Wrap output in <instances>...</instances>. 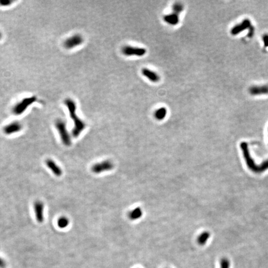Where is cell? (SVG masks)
Wrapping results in <instances>:
<instances>
[{
  "label": "cell",
  "instance_id": "6da1fadb",
  "mask_svg": "<svg viewBox=\"0 0 268 268\" xmlns=\"http://www.w3.org/2000/svg\"><path fill=\"white\" fill-rule=\"evenodd\" d=\"M64 103L68 110L70 116L73 122L74 125L71 131L72 136L74 138H77L80 135L82 132L85 129L86 124L77 116L76 104L72 99H65V100L64 101Z\"/></svg>",
  "mask_w": 268,
  "mask_h": 268
},
{
  "label": "cell",
  "instance_id": "7a4b0ae2",
  "mask_svg": "<svg viewBox=\"0 0 268 268\" xmlns=\"http://www.w3.org/2000/svg\"><path fill=\"white\" fill-rule=\"evenodd\" d=\"M55 125L63 144L66 147H70L71 144V139L67 128L66 122L64 120L58 119L56 120Z\"/></svg>",
  "mask_w": 268,
  "mask_h": 268
},
{
  "label": "cell",
  "instance_id": "3957f363",
  "mask_svg": "<svg viewBox=\"0 0 268 268\" xmlns=\"http://www.w3.org/2000/svg\"><path fill=\"white\" fill-rule=\"evenodd\" d=\"M36 101L37 98L36 96H31L24 98L23 99H22L21 101L16 104L13 106L12 109V113L16 116L21 115L26 111V109L29 107V106L32 105Z\"/></svg>",
  "mask_w": 268,
  "mask_h": 268
},
{
  "label": "cell",
  "instance_id": "277c9868",
  "mask_svg": "<svg viewBox=\"0 0 268 268\" xmlns=\"http://www.w3.org/2000/svg\"><path fill=\"white\" fill-rule=\"evenodd\" d=\"M114 167V163L109 160H106L94 164L91 167V171L94 174H100L103 172L111 171Z\"/></svg>",
  "mask_w": 268,
  "mask_h": 268
},
{
  "label": "cell",
  "instance_id": "5b68a950",
  "mask_svg": "<svg viewBox=\"0 0 268 268\" xmlns=\"http://www.w3.org/2000/svg\"><path fill=\"white\" fill-rule=\"evenodd\" d=\"M84 42L83 37L80 34H74L68 37L64 42V46L67 49H71L81 45Z\"/></svg>",
  "mask_w": 268,
  "mask_h": 268
},
{
  "label": "cell",
  "instance_id": "8992f818",
  "mask_svg": "<svg viewBox=\"0 0 268 268\" xmlns=\"http://www.w3.org/2000/svg\"><path fill=\"white\" fill-rule=\"evenodd\" d=\"M122 53L127 56H131V55H135L138 57L144 56L147 50L144 48H140V47H131V46H125L122 48Z\"/></svg>",
  "mask_w": 268,
  "mask_h": 268
},
{
  "label": "cell",
  "instance_id": "52a82bcc",
  "mask_svg": "<svg viewBox=\"0 0 268 268\" xmlns=\"http://www.w3.org/2000/svg\"><path fill=\"white\" fill-rule=\"evenodd\" d=\"M251 27V21L249 19H245L240 23L233 26L231 29L230 33L233 36H236L242 33L243 31L248 29H249Z\"/></svg>",
  "mask_w": 268,
  "mask_h": 268
},
{
  "label": "cell",
  "instance_id": "ba28073f",
  "mask_svg": "<svg viewBox=\"0 0 268 268\" xmlns=\"http://www.w3.org/2000/svg\"><path fill=\"white\" fill-rule=\"evenodd\" d=\"M22 129L23 125L21 123L18 121H14L5 125L3 129V131L5 134L9 135L20 132Z\"/></svg>",
  "mask_w": 268,
  "mask_h": 268
},
{
  "label": "cell",
  "instance_id": "9c48e42d",
  "mask_svg": "<svg viewBox=\"0 0 268 268\" xmlns=\"http://www.w3.org/2000/svg\"><path fill=\"white\" fill-rule=\"evenodd\" d=\"M33 207H34V211L37 221L39 223H42L44 220V203L42 201L37 200L34 203Z\"/></svg>",
  "mask_w": 268,
  "mask_h": 268
},
{
  "label": "cell",
  "instance_id": "30bf717a",
  "mask_svg": "<svg viewBox=\"0 0 268 268\" xmlns=\"http://www.w3.org/2000/svg\"><path fill=\"white\" fill-rule=\"evenodd\" d=\"M248 91L252 96H260L268 94V85L252 86H251Z\"/></svg>",
  "mask_w": 268,
  "mask_h": 268
},
{
  "label": "cell",
  "instance_id": "8fae6325",
  "mask_svg": "<svg viewBox=\"0 0 268 268\" xmlns=\"http://www.w3.org/2000/svg\"><path fill=\"white\" fill-rule=\"evenodd\" d=\"M45 164L55 176L60 177L62 175L63 171L61 168L54 160L52 159H47L45 161Z\"/></svg>",
  "mask_w": 268,
  "mask_h": 268
},
{
  "label": "cell",
  "instance_id": "7c38bea8",
  "mask_svg": "<svg viewBox=\"0 0 268 268\" xmlns=\"http://www.w3.org/2000/svg\"><path fill=\"white\" fill-rule=\"evenodd\" d=\"M141 73L142 75L145 76L146 78H147L148 80L153 83H156L159 82L160 80V76L156 72L153 71L148 68H143L141 70Z\"/></svg>",
  "mask_w": 268,
  "mask_h": 268
},
{
  "label": "cell",
  "instance_id": "4fadbf2b",
  "mask_svg": "<svg viewBox=\"0 0 268 268\" xmlns=\"http://www.w3.org/2000/svg\"><path fill=\"white\" fill-rule=\"evenodd\" d=\"M163 19L165 22L171 25H176L179 21L178 14L174 12L165 16Z\"/></svg>",
  "mask_w": 268,
  "mask_h": 268
},
{
  "label": "cell",
  "instance_id": "5bb4252c",
  "mask_svg": "<svg viewBox=\"0 0 268 268\" xmlns=\"http://www.w3.org/2000/svg\"><path fill=\"white\" fill-rule=\"evenodd\" d=\"M142 215H143V211L139 207L135 208L132 211H131L128 214V217L129 219L131 220H136L140 219L141 217H142Z\"/></svg>",
  "mask_w": 268,
  "mask_h": 268
},
{
  "label": "cell",
  "instance_id": "9a60e30c",
  "mask_svg": "<svg viewBox=\"0 0 268 268\" xmlns=\"http://www.w3.org/2000/svg\"><path fill=\"white\" fill-rule=\"evenodd\" d=\"M210 236H211V233L209 231H203L197 237V242L199 245L204 246L206 244L207 242L210 238Z\"/></svg>",
  "mask_w": 268,
  "mask_h": 268
},
{
  "label": "cell",
  "instance_id": "2e32d148",
  "mask_svg": "<svg viewBox=\"0 0 268 268\" xmlns=\"http://www.w3.org/2000/svg\"><path fill=\"white\" fill-rule=\"evenodd\" d=\"M70 224V220L68 218L65 216H61L58 218L57 220V225L58 227L64 229L67 228Z\"/></svg>",
  "mask_w": 268,
  "mask_h": 268
},
{
  "label": "cell",
  "instance_id": "e0dca14e",
  "mask_svg": "<svg viewBox=\"0 0 268 268\" xmlns=\"http://www.w3.org/2000/svg\"><path fill=\"white\" fill-rule=\"evenodd\" d=\"M167 114V110L165 107H161L157 109L155 113V117L157 120H162L166 117Z\"/></svg>",
  "mask_w": 268,
  "mask_h": 268
},
{
  "label": "cell",
  "instance_id": "ac0fdd59",
  "mask_svg": "<svg viewBox=\"0 0 268 268\" xmlns=\"http://www.w3.org/2000/svg\"><path fill=\"white\" fill-rule=\"evenodd\" d=\"M230 263L229 259L226 258H222L220 261V268H230Z\"/></svg>",
  "mask_w": 268,
  "mask_h": 268
},
{
  "label": "cell",
  "instance_id": "d6986e66",
  "mask_svg": "<svg viewBox=\"0 0 268 268\" xmlns=\"http://www.w3.org/2000/svg\"><path fill=\"white\" fill-rule=\"evenodd\" d=\"M172 9H173V10H174L175 13L178 14L179 12H181L183 11V6L180 3H176V4H175L174 5H173Z\"/></svg>",
  "mask_w": 268,
  "mask_h": 268
},
{
  "label": "cell",
  "instance_id": "ffe728a7",
  "mask_svg": "<svg viewBox=\"0 0 268 268\" xmlns=\"http://www.w3.org/2000/svg\"><path fill=\"white\" fill-rule=\"evenodd\" d=\"M14 2L13 0H0V6H8Z\"/></svg>",
  "mask_w": 268,
  "mask_h": 268
},
{
  "label": "cell",
  "instance_id": "44dd1931",
  "mask_svg": "<svg viewBox=\"0 0 268 268\" xmlns=\"http://www.w3.org/2000/svg\"><path fill=\"white\" fill-rule=\"evenodd\" d=\"M264 46L266 48H268V34H264L262 37Z\"/></svg>",
  "mask_w": 268,
  "mask_h": 268
},
{
  "label": "cell",
  "instance_id": "7402d4cb",
  "mask_svg": "<svg viewBox=\"0 0 268 268\" xmlns=\"http://www.w3.org/2000/svg\"><path fill=\"white\" fill-rule=\"evenodd\" d=\"M6 266V261L0 257V268H5Z\"/></svg>",
  "mask_w": 268,
  "mask_h": 268
},
{
  "label": "cell",
  "instance_id": "603a6c76",
  "mask_svg": "<svg viewBox=\"0 0 268 268\" xmlns=\"http://www.w3.org/2000/svg\"><path fill=\"white\" fill-rule=\"evenodd\" d=\"M2 36H3V34H2V32H1V30H0V40H1V39H2Z\"/></svg>",
  "mask_w": 268,
  "mask_h": 268
},
{
  "label": "cell",
  "instance_id": "cb8c5ba5",
  "mask_svg": "<svg viewBox=\"0 0 268 268\" xmlns=\"http://www.w3.org/2000/svg\"><path fill=\"white\" fill-rule=\"evenodd\" d=\"M267 131H268V129H267Z\"/></svg>",
  "mask_w": 268,
  "mask_h": 268
}]
</instances>
